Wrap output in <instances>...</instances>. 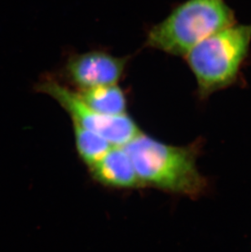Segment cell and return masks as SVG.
<instances>
[{
	"instance_id": "obj_1",
	"label": "cell",
	"mask_w": 251,
	"mask_h": 252,
	"mask_svg": "<svg viewBox=\"0 0 251 252\" xmlns=\"http://www.w3.org/2000/svg\"><path fill=\"white\" fill-rule=\"evenodd\" d=\"M123 148L139 183L190 197L205 190L206 180L196 166L197 147H176L140 133Z\"/></svg>"
},
{
	"instance_id": "obj_2",
	"label": "cell",
	"mask_w": 251,
	"mask_h": 252,
	"mask_svg": "<svg viewBox=\"0 0 251 252\" xmlns=\"http://www.w3.org/2000/svg\"><path fill=\"white\" fill-rule=\"evenodd\" d=\"M251 45V24L235 23L204 38L185 56L200 99L237 84Z\"/></svg>"
},
{
	"instance_id": "obj_3",
	"label": "cell",
	"mask_w": 251,
	"mask_h": 252,
	"mask_svg": "<svg viewBox=\"0 0 251 252\" xmlns=\"http://www.w3.org/2000/svg\"><path fill=\"white\" fill-rule=\"evenodd\" d=\"M237 23L225 0H186L148 33L146 44L185 57L204 38Z\"/></svg>"
},
{
	"instance_id": "obj_4",
	"label": "cell",
	"mask_w": 251,
	"mask_h": 252,
	"mask_svg": "<svg viewBox=\"0 0 251 252\" xmlns=\"http://www.w3.org/2000/svg\"><path fill=\"white\" fill-rule=\"evenodd\" d=\"M37 89L54 98L69 113L74 124L100 135L111 145L124 146L140 133L135 122L126 114L108 116L95 112L81 100L77 92L53 79L41 82Z\"/></svg>"
},
{
	"instance_id": "obj_5",
	"label": "cell",
	"mask_w": 251,
	"mask_h": 252,
	"mask_svg": "<svg viewBox=\"0 0 251 252\" xmlns=\"http://www.w3.org/2000/svg\"><path fill=\"white\" fill-rule=\"evenodd\" d=\"M126 63L127 58L93 51L70 57L64 74L78 90L113 85L121 79Z\"/></svg>"
},
{
	"instance_id": "obj_6",
	"label": "cell",
	"mask_w": 251,
	"mask_h": 252,
	"mask_svg": "<svg viewBox=\"0 0 251 252\" xmlns=\"http://www.w3.org/2000/svg\"><path fill=\"white\" fill-rule=\"evenodd\" d=\"M90 167L93 176L105 186L132 188L139 184L132 162L124 148L110 149Z\"/></svg>"
},
{
	"instance_id": "obj_7",
	"label": "cell",
	"mask_w": 251,
	"mask_h": 252,
	"mask_svg": "<svg viewBox=\"0 0 251 252\" xmlns=\"http://www.w3.org/2000/svg\"><path fill=\"white\" fill-rule=\"evenodd\" d=\"M77 93L81 100L95 112L108 116L125 114L126 98L123 89L116 84L82 89Z\"/></svg>"
},
{
	"instance_id": "obj_8",
	"label": "cell",
	"mask_w": 251,
	"mask_h": 252,
	"mask_svg": "<svg viewBox=\"0 0 251 252\" xmlns=\"http://www.w3.org/2000/svg\"><path fill=\"white\" fill-rule=\"evenodd\" d=\"M76 145L80 157L87 164H94L111 148V144L98 134L74 124Z\"/></svg>"
}]
</instances>
